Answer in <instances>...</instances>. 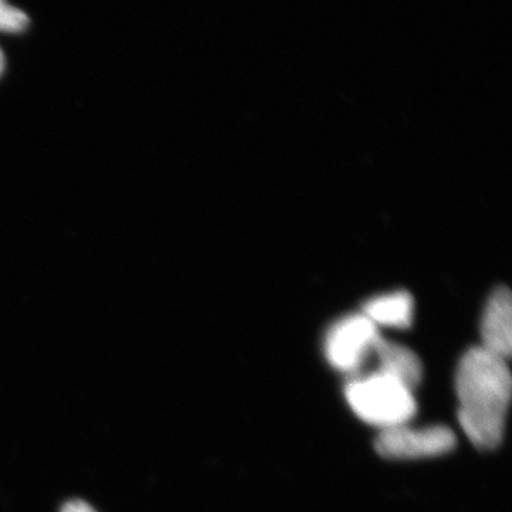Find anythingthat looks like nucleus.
Wrapping results in <instances>:
<instances>
[{
  "instance_id": "nucleus-4",
  "label": "nucleus",
  "mask_w": 512,
  "mask_h": 512,
  "mask_svg": "<svg viewBox=\"0 0 512 512\" xmlns=\"http://www.w3.org/2000/svg\"><path fill=\"white\" fill-rule=\"evenodd\" d=\"M456 446L453 430L444 426L410 427L409 424L382 430L376 448L383 457L413 460L441 456Z\"/></svg>"
},
{
  "instance_id": "nucleus-8",
  "label": "nucleus",
  "mask_w": 512,
  "mask_h": 512,
  "mask_svg": "<svg viewBox=\"0 0 512 512\" xmlns=\"http://www.w3.org/2000/svg\"><path fill=\"white\" fill-rule=\"evenodd\" d=\"M29 25V16L23 10L10 6L6 0H0V32L19 33Z\"/></svg>"
},
{
  "instance_id": "nucleus-9",
  "label": "nucleus",
  "mask_w": 512,
  "mask_h": 512,
  "mask_svg": "<svg viewBox=\"0 0 512 512\" xmlns=\"http://www.w3.org/2000/svg\"><path fill=\"white\" fill-rule=\"evenodd\" d=\"M60 512H97L96 508L83 500L67 501Z\"/></svg>"
},
{
  "instance_id": "nucleus-6",
  "label": "nucleus",
  "mask_w": 512,
  "mask_h": 512,
  "mask_svg": "<svg viewBox=\"0 0 512 512\" xmlns=\"http://www.w3.org/2000/svg\"><path fill=\"white\" fill-rule=\"evenodd\" d=\"M375 355L379 360V372L394 377L412 390L420 383L423 365L413 350L380 338Z\"/></svg>"
},
{
  "instance_id": "nucleus-3",
  "label": "nucleus",
  "mask_w": 512,
  "mask_h": 512,
  "mask_svg": "<svg viewBox=\"0 0 512 512\" xmlns=\"http://www.w3.org/2000/svg\"><path fill=\"white\" fill-rule=\"evenodd\" d=\"M380 338L379 328L363 313L346 316L326 335V357L340 372L355 373L375 353Z\"/></svg>"
},
{
  "instance_id": "nucleus-7",
  "label": "nucleus",
  "mask_w": 512,
  "mask_h": 512,
  "mask_svg": "<svg viewBox=\"0 0 512 512\" xmlns=\"http://www.w3.org/2000/svg\"><path fill=\"white\" fill-rule=\"evenodd\" d=\"M413 313L412 295L403 291L376 296L363 305V315L372 320L377 328H409L413 322Z\"/></svg>"
},
{
  "instance_id": "nucleus-2",
  "label": "nucleus",
  "mask_w": 512,
  "mask_h": 512,
  "mask_svg": "<svg viewBox=\"0 0 512 512\" xmlns=\"http://www.w3.org/2000/svg\"><path fill=\"white\" fill-rule=\"evenodd\" d=\"M345 396L360 419L382 430L409 423L417 410L413 390L379 370L350 380Z\"/></svg>"
},
{
  "instance_id": "nucleus-1",
  "label": "nucleus",
  "mask_w": 512,
  "mask_h": 512,
  "mask_svg": "<svg viewBox=\"0 0 512 512\" xmlns=\"http://www.w3.org/2000/svg\"><path fill=\"white\" fill-rule=\"evenodd\" d=\"M458 420L474 446L497 447L503 440L511 402L507 359L483 346L468 350L456 376Z\"/></svg>"
},
{
  "instance_id": "nucleus-5",
  "label": "nucleus",
  "mask_w": 512,
  "mask_h": 512,
  "mask_svg": "<svg viewBox=\"0 0 512 512\" xmlns=\"http://www.w3.org/2000/svg\"><path fill=\"white\" fill-rule=\"evenodd\" d=\"M483 348L508 359L512 349V298L505 286L495 289L481 318Z\"/></svg>"
},
{
  "instance_id": "nucleus-10",
  "label": "nucleus",
  "mask_w": 512,
  "mask_h": 512,
  "mask_svg": "<svg viewBox=\"0 0 512 512\" xmlns=\"http://www.w3.org/2000/svg\"><path fill=\"white\" fill-rule=\"evenodd\" d=\"M3 69H5V57H3L2 50H0V74L3 73Z\"/></svg>"
}]
</instances>
